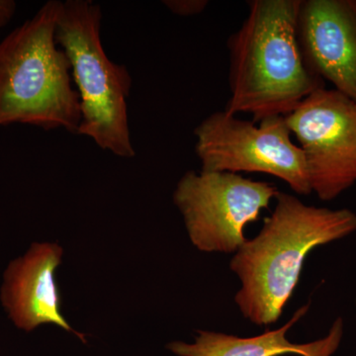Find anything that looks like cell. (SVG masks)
I'll return each mask as SVG.
<instances>
[{"label":"cell","instance_id":"10","mask_svg":"<svg viewBox=\"0 0 356 356\" xmlns=\"http://www.w3.org/2000/svg\"><path fill=\"white\" fill-rule=\"evenodd\" d=\"M310 306L297 310L294 316L275 331H266L259 336L240 337L222 332L197 331L192 343L172 341L166 350L177 356H332L339 348L343 336V321H334L329 334L324 339L307 343H295L288 339L287 332Z\"/></svg>","mask_w":356,"mask_h":356},{"label":"cell","instance_id":"4","mask_svg":"<svg viewBox=\"0 0 356 356\" xmlns=\"http://www.w3.org/2000/svg\"><path fill=\"white\" fill-rule=\"evenodd\" d=\"M102 11L90 0L60 2L56 40L69 58L81 102L77 135L90 138L115 156H136L129 127L128 98L132 77L127 67L112 62L100 38Z\"/></svg>","mask_w":356,"mask_h":356},{"label":"cell","instance_id":"8","mask_svg":"<svg viewBox=\"0 0 356 356\" xmlns=\"http://www.w3.org/2000/svg\"><path fill=\"white\" fill-rule=\"evenodd\" d=\"M297 34L308 69L356 102V0H301Z\"/></svg>","mask_w":356,"mask_h":356},{"label":"cell","instance_id":"6","mask_svg":"<svg viewBox=\"0 0 356 356\" xmlns=\"http://www.w3.org/2000/svg\"><path fill=\"white\" fill-rule=\"evenodd\" d=\"M275 185L231 172L189 170L177 182L173 203L192 245L200 252L233 254L245 243V229L277 195Z\"/></svg>","mask_w":356,"mask_h":356},{"label":"cell","instance_id":"12","mask_svg":"<svg viewBox=\"0 0 356 356\" xmlns=\"http://www.w3.org/2000/svg\"><path fill=\"white\" fill-rule=\"evenodd\" d=\"M16 8L17 4L14 0H0V29L10 22Z\"/></svg>","mask_w":356,"mask_h":356},{"label":"cell","instance_id":"7","mask_svg":"<svg viewBox=\"0 0 356 356\" xmlns=\"http://www.w3.org/2000/svg\"><path fill=\"white\" fill-rule=\"evenodd\" d=\"M285 118L303 152L312 193L331 201L356 184L355 100L318 89Z\"/></svg>","mask_w":356,"mask_h":356},{"label":"cell","instance_id":"5","mask_svg":"<svg viewBox=\"0 0 356 356\" xmlns=\"http://www.w3.org/2000/svg\"><path fill=\"white\" fill-rule=\"evenodd\" d=\"M194 136L201 172L266 173L299 195L312 193L303 152L293 143L285 117L255 123L224 109L206 117Z\"/></svg>","mask_w":356,"mask_h":356},{"label":"cell","instance_id":"3","mask_svg":"<svg viewBox=\"0 0 356 356\" xmlns=\"http://www.w3.org/2000/svg\"><path fill=\"white\" fill-rule=\"evenodd\" d=\"M60 2H46L0 42V128L22 124L77 135L79 95L56 40Z\"/></svg>","mask_w":356,"mask_h":356},{"label":"cell","instance_id":"2","mask_svg":"<svg viewBox=\"0 0 356 356\" xmlns=\"http://www.w3.org/2000/svg\"><path fill=\"white\" fill-rule=\"evenodd\" d=\"M274 200L275 208L259 235L245 241L229 264L242 282L236 305L257 325L280 320L314 248L356 231V214L350 209L306 205L280 191Z\"/></svg>","mask_w":356,"mask_h":356},{"label":"cell","instance_id":"9","mask_svg":"<svg viewBox=\"0 0 356 356\" xmlns=\"http://www.w3.org/2000/svg\"><path fill=\"white\" fill-rule=\"evenodd\" d=\"M64 257L58 243H33L27 252L9 262L0 288V301L7 317L20 331L34 332L43 325H57L86 343L60 310L56 273Z\"/></svg>","mask_w":356,"mask_h":356},{"label":"cell","instance_id":"1","mask_svg":"<svg viewBox=\"0 0 356 356\" xmlns=\"http://www.w3.org/2000/svg\"><path fill=\"white\" fill-rule=\"evenodd\" d=\"M227 41L229 96L225 110L257 122L286 117L325 83L307 67L297 34L301 0H250Z\"/></svg>","mask_w":356,"mask_h":356},{"label":"cell","instance_id":"11","mask_svg":"<svg viewBox=\"0 0 356 356\" xmlns=\"http://www.w3.org/2000/svg\"><path fill=\"white\" fill-rule=\"evenodd\" d=\"M163 3L175 15L189 17V16L202 13L209 4V1L207 0H165Z\"/></svg>","mask_w":356,"mask_h":356}]
</instances>
